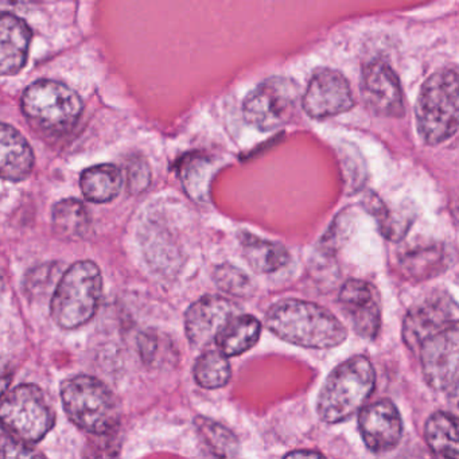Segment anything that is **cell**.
I'll list each match as a JSON object with an SVG mask.
<instances>
[{
  "label": "cell",
  "instance_id": "obj_9",
  "mask_svg": "<svg viewBox=\"0 0 459 459\" xmlns=\"http://www.w3.org/2000/svg\"><path fill=\"white\" fill-rule=\"evenodd\" d=\"M419 351L429 385L437 391L450 389L459 380V319L424 341Z\"/></svg>",
  "mask_w": 459,
  "mask_h": 459
},
{
  "label": "cell",
  "instance_id": "obj_21",
  "mask_svg": "<svg viewBox=\"0 0 459 459\" xmlns=\"http://www.w3.org/2000/svg\"><path fill=\"white\" fill-rule=\"evenodd\" d=\"M122 174L114 165H99L87 169L80 179L82 195L91 203L104 204L114 200L122 189Z\"/></svg>",
  "mask_w": 459,
  "mask_h": 459
},
{
  "label": "cell",
  "instance_id": "obj_13",
  "mask_svg": "<svg viewBox=\"0 0 459 459\" xmlns=\"http://www.w3.org/2000/svg\"><path fill=\"white\" fill-rule=\"evenodd\" d=\"M238 308L232 300L216 295H206L190 306L185 316L187 338L195 348H204L216 341L222 327L238 316Z\"/></svg>",
  "mask_w": 459,
  "mask_h": 459
},
{
  "label": "cell",
  "instance_id": "obj_31",
  "mask_svg": "<svg viewBox=\"0 0 459 459\" xmlns=\"http://www.w3.org/2000/svg\"><path fill=\"white\" fill-rule=\"evenodd\" d=\"M39 2H44V0H39Z\"/></svg>",
  "mask_w": 459,
  "mask_h": 459
},
{
  "label": "cell",
  "instance_id": "obj_12",
  "mask_svg": "<svg viewBox=\"0 0 459 459\" xmlns=\"http://www.w3.org/2000/svg\"><path fill=\"white\" fill-rule=\"evenodd\" d=\"M362 98L378 117H402L404 96L396 74L381 60L370 61L362 69Z\"/></svg>",
  "mask_w": 459,
  "mask_h": 459
},
{
  "label": "cell",
  "instance_id": "obj_30",
  "mask_svg": "<svg viewBox=\"0 0 459 459\" xmlns=\"http://www.w3.org/2000/svg\"><path fill=\"white\" fill-rule=\"evenodd\" d=\"M454 217H455L456 224L459 225V201L456 203L455 208H454Z\"/></svg>",
  "mask_w": 459,
  "mask_h": 459
},
{
  "label": "cell",
  "instance_id": "obj_16",
  "mask_svg": "<svg viewBox=\"0 0 459 459\" xmlns=\"http://www.w3.org/2000/svg\"><path fill=\"white\" fill-rule=\"evenodd\" d=\"M33 39L25 21L4 13L0 20V72L2 76H14L28 61Z\"/></svg>",
  "mask_w": 459,
  "mask_h": 459
},
{
  "label": "cell",
  "instance_id": "obj_3",
  "mask_svg": "<svg viewBox=\"0 0 459 459\" xmlns=\"http://www.w3.org/2000/svg\"><path fill=\"white\" fill-rule=\"evenodd\" d=\"M375 369L369 359L356 356L338 365L319 392V418L335 424L361 410L375 389Z\"/></svg>",
  "mask_w": 459,
  "mask_h": 459
},
{
  "label": "cell",
  "instance_id": "obj_18",
  "mask_svg": "<svg viewBox=\"0 0 459 459\" xmlns=\"http://www.w3.org/2000/svg\"><path fill=\"white\" fill-rule=\"evenodd\" d=\"M403 273L413 281H427L447 270L450 252L442 244H415L400 255Z\"/></svg>",
  "mask_w": 459,
  "mask_h": 459
},
{
  "label": "cell",
  "instance_id": "obj_2",
  "mask_svg": "<svg viewBox=\"0 0 459 459\" xmlns=\"http://www.w3.org/2000/svg\"><path fill=\"white\" fill-rule=\"evenodd\" d=\"M416 126L424 143L437 146L459 130V71L435 72L421 88Z\"/></svg>",
  "mask_w": 459,
  "mask_h": 459
},
{
  "label": "cell",
  "instance_id": "obj_6",
  "mask_svg": "<svg viewBox=\"0 0 459 459\" xmlns=\"http://www.w3.org/2000/svg\"><path fill=\"white\" fill-rule=\"evenodd\" d=\"M29 122L42 131L63 134L74 127L82 114L80 96L55 80H39L23 92L21 100Z\"/></svg>",
  "mask_w": 459,
  "mask_h": 459
},
{
  "label": "cell",
  "instance_id": "obj_8",
  "mask_svg": "<svg viewBox=\"0 0 459 459\" xmlns=\"http://www.w3.org/2000/svg\"><path fill=\"white\" fill-rule=\"evenodd\" d=\"M299 101V88L295 82L286 77H271L247 96L244 117L263 133L278 130L294 117Z\"/></svg>",
  "mask_w": 459,
  "mask_h": 459
},
{
  "label": "cell",
  "instance_id": "obj_4",
  "mask_svg": "<svg viewBox=\"0 0 459 459\" xmlns=\"http://www.w3.org/2000/svg\"><path fill=\"white\" fill-rule=\"evenodd\" d=\"M103 279L90 260L74 263L61 278L52 298V316L63 329L82 326L95 316L100 302Z\"/></svg>",
  "mask_w": 459,
  "mask_h": 459
},
{
  "label": "cell",
  "instance_id": "obj_27",
  "mask_svg": "<svg viewBox=\"0 0 459 459\" xmlns=\"http://www.w3.org/2000/svg\"><path fill=\"white\" fill-rule=\"evenodd\" d=\"M214 281L222 291L235 297H247L251 292L252 283L248 276L230 264L220 265L214 271Z\"/></svg>",
  "mask_w": 459,
  "mask_h": 459
},
{
  "label": "cell",
  "instance_id": "obj_29",
  "mask_svg": "<svg viewBox=\"0 0 459 459\" xmlns=\"http://www.w3.org/2000/svg\"><path fill=\"white\" fill-rule=\"evenodd\" d=\"M321 454L316 451H295V453L289 454L287 458H321Z\"/></svg>",
  "mask_w": 459,
  "mask_h": 459
},
{
  "label": "cell",
  "instance_id": "obj_17",
  "mask_svg": "<svg viewBox=\"0 0 459 459\" xmlns=\"http://www.w3.org/2000/svg\"><path fill=\"white\" fill-rule=\"evenodd\" d=\"M34 168L30 144L12 126L0 128V171L6 181H22Z\"/></svg>",
  "mask_w": 459,
  "mask_h": 459
},
{
  "label": "cell",
  "instance_id": "obj_28",
  "mask_svg": "<svg viewBox=\"0 0 459 459\" xmlns=\"http://www.w3.org/2000/svg\"><path fill=\"white\" fill-rule=\"evenodd\" d=\"M448 407L459 418V380L448 389Z\"/></svg>",
  "mask_w": 459,
  "mask_h": 459
},
{
  "label": "cell",
  "instance_id": "obj_19",
  "mask_svg": "<svg viewBox=\"0 0 459 459\" xmlns=\"http://www.w3.org/2000/svg\"><path fill=\"white\" fill-rule=\"evenodd\" d=\"M262 325L252 316H236L217 334L219 351L228 357L243 354L257 342Z\"/></svg>",
  "mask_w": 459,
  "mask_h": 459
},
{
  "label": "cell",
  "instance_id": "obj_22",
  "mask_svg": "<svg viewBox=\"0 0 459 459\" xmlns=\"http://www.w3.org/2000/svg\"><path fill=\"white\" fill-rule=\"evenodd\" d=\"M53 230L66 240H82L91 230L90 211L79 200H63L56 204L52 213Z\"/></svg>",
  "mask_w": 459,
  "mask_h": 459
},
{
  "label": "cell",
  "instance_id": "obj_1",
  "mask_svg": "<svg viewBox=\"0 0 459 459\" xmlns=\"http://www.w3.org/2000/svg\"><path fill=\"white\" fill-rule=\"evenodd\" d=\"M265 325L281 340L303 348H334L348 337L345 326L330 311L303 300L275 303L267 313Z\"/></svg>",
  "mask_w": 459,
  "mask_h": 459
},
{
  "label": "cell",
  "instance_id": "obj_26",
  "mask_svg": "<svg viewBox=\"0 0 459 459\" xmlns=\"http://www.w3.org/2000/svg\"><path fill=\"white\" fill-rule=\"evenodd\" d=\"M372 211L375 212L381 233L389 240L399 241L403 238L412 221L404 212L389 211L381 204L376 205V203H372Z\"/></svg>",
  "mask_w": 459,
  "mask_h": 459
},
{
  "label": "cell",
  "instance_id": "obj_10",
  "mask_svg": "<svg viewBox=\"0 0 459 459\" xmlns=\"http://www.w3.org/2000/svg\"><path fill=\"white\" fill-rule=\"evenodd\" d=\"M459 306L450 295L442 291L431 292L416 303L404 318L403 340L412 351H419L424 341L451 322L458 319Z\"/></svg>",
  "mask_w": 459,
  "mask_h": 459
},
{
  "label": "cell",
  "instance_id": "obj_15",
  "mask_svg": "<svg viewBox=\"0 0 459 459\" xmlns=\"http://www.w3.org/2000/svg\"><path fill=\"white\" fill-rule=\"evenodd\" d=\"M340 305L357 334L367 340L377 337L381 310L369 283L357 279L346 281L340 292Z\"/></svg>",
  "mask_w": 459,
  "mask_h": 459
},
{
  "label": "cell",
  "instance_id": "obj_7",
  "mask_svg": "<svg viewBox=\"0 0 459 459\" xmlns=\"http://www.w3.org/2000/svg\"><path fill=\"white\" fill-rule=\"evenodd\" d=\"M4 432L26 445L47 437L55 424V413L39 386L31 384L15 386L2 403Z\"/></svg>",
  "mask_w": 459,
  "mask_h": 459
},
{
  "label": "cell",
  "instance_id": "obj_20",
  "mask_svg": "<svg viewBox=\"0 0 459 459\" xmlns=\"http://www.w3.org/2000/svg\"><path fill=\"white\" fill-rule=\"evenodd\" d=\"M426 440L432 453L443 458H459V418L453 412H437L426 423Z\"/></svg>",
  "mask_w": 459,
  "mask_h": 459
},
{
  "label": "cell",
  "instance_id": "obj_24",
  "mask_svg": "<svg viewBox=\"0 0 459 459\" xmlns=\"http://www.w3.org/2000/svg\"><path fill=\"white\" fill-rule=\"evenodd\" d=\"M227 354L221 351H209L201 354L195 362V381L204 388L217 389L227 385L230 380V365Z\"/></svg>",
  "mask_w": 459,
  "mask_h": 459
},
{
  "label": "cell",
  "instance_id": "obj_23",
  "mask_svg": "<svg viewBox=\"0 0 459 459\" xmlns=\"http://www.w3.org/2000/svg\"><path fill=\"white\" fill-rule=\"evenodd\" d=\"M241 243L247 262L256 273H273L290 262L289 252L281 244L263 240L251 233H246L241 238Z\"/></svg>",
  "mask_w": 459,
  "mask_h": 459
},
{
  "label": "cell",
  "instance_id": "obj_14",
  "mask_svg": "<svg viewBox=\"0 0 459 459\" xmlns=\"http://www.w3.org/2000/svg\"><path fill=\"white\" fill-rule=\"evenodd\" d=\"M359 431L369 450L383 453L396 447L402 439L403 421L396 405L380 400L359 413Z\"/></svg>",
  "mask_w": 459,
  "mask_h": 459
},
{
  "label": "cell",
  "instance_id": "obj_25",
  "mask_svg": "<svg viewBox=\"0 0 459 459\" xmlns=\"http://www.w3.org/2000/svg\"><path fill=\"white\" fill-rule=\"evenodd\" d=\"M197 429L205 445L217 456H235L238 454V440L230 429L209 419H197Z\"/></svg>",
  "mask_w": 459,
  "mask_h": 459
},
{
  "label": "cell",
  "instance_id": "obj_5",
  "mask_svg": "<svg viewBox=\"0 0 459 459\" xmlns=\"http://www.w3.org/2000/svg\"><path fill=\"white\" fill-rule=\"evenodd\" d=\"M61 400L69 419L91 434H108L119 423L117 399L98 378L91 376L68 378L61 386Z\"/></svg>",
  "mask_w": 459,
  "mask_h": 459
},
{
  "label": "cell",
  "instance_id": "obj_11",
  "mask_svg": "<svg viewBox=\"0 0 459 459\" xmlns=\"http://www.w3.org/2000/svg\"><path fill=\"white\" fill-rule=\"evenodd\" d=\"M353 106L354 99L348 80L332 69L316 72L302 98L303 109L313 119L337 117L351 111Z\"/></svg>",
  "mask_w": 459,
  "mask_h": 459
}]
</instances>
